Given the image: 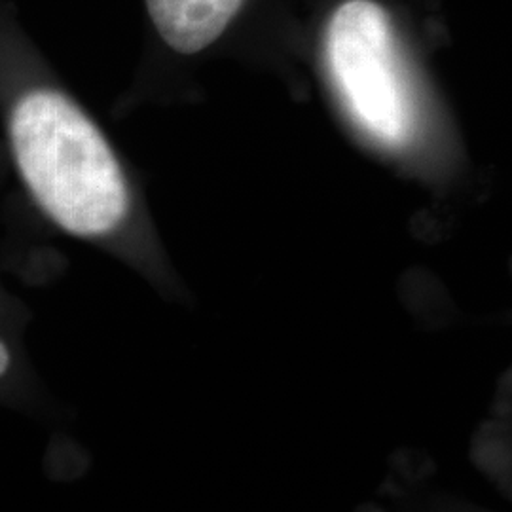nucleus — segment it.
I'll return each mask as SVG.
<instances>
[{"mask_svg": "<svg viewBox=\"0 0 512 512\" xmlns=\"http://www.w3.org/2000/svg\"><path fill=\"white\" fill-rule=\"evenodd\" d=\"M10 137L23 181L57 226L95 238L124 220L129 194L122 167L103 133L67 95H23Z\"/></svg>", "mask_w": 512, "mask_h": 512, "instance_id": "f257e3e1", "label": "nucleus"}, {"mask_svg": "<svg viewBox=\"0 0 512 512\" xmlns=\"http://www.w3.org/2000/svg\"><path fill=\"white\" fill-rule=\"evenodd\" d=\"M330 76L353 120L385 147H401L412 110L387 12L372 0H346L325 35Z\"/></svg>", "mask_w": 512, "mask_h": 512, "instance_id": "f03ea898", "label": "nucleus"}, {"mask_svg": "<svg viewBox=\"0 0 512 512\" xmlns=\"http://www.w3.org/2000/svg\"><path fill=\"white\" fill-rule=\"evenodd\" d=\"M243 0H147L148 14L165 44L192 55L205 50L236 18Z\"/></svg>", "mask_w": 512, "mask_h": 512, "instance_id": "7ed1b4c3", "label": "nucleus"}, {"mask_svg": "<svg viewBox=\"0 0 512 512\" xmlns=\"http://www.w3.org/2000/svg\"><path fill=\"white\" fill-rule=\"evenodd\" d=\"M10 349L8 346L2 342V338H0V378L8 372V368H10Z\"/></svg>", "mask_w": 512, "mask_h": 512, "instance_id": "20e7f679", "label": "nucleus"}]
</instances>
